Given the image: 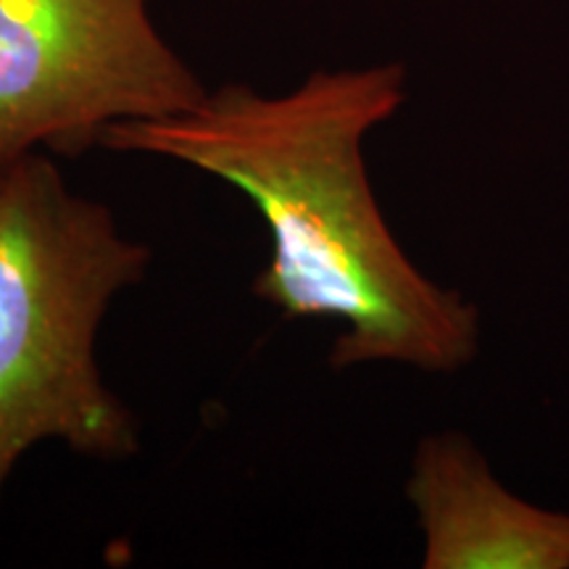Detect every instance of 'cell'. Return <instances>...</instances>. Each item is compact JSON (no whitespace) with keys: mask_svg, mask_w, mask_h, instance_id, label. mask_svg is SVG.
I'll use <instances>...</instances> for the list:
<instances>
[{"mask_svg":"<svg viewBox=\"0 0 569 569\" xmlns=\"http://www.w3.org/2000/svg\"><path fill=\"white\" fill-rule=\"evenodd\" d=\"M407 103V69L311 71L288 92L224 84L190 109L119 122L101 146L172 159L238 188L269 227L253 293L288 319H336V369L461 372L478 359V303L403 251L369 182L365 140Z\"/></svg>","mask_w":569,"mask_h":569,"instance_id":"1","label":"cell"},{"mask_svg":"<svg viewBox=\"0 0 569 569\" xmlns=\"http://www.w3.org/2000/svg\"><path fill=\"white\" fill-rule=\"evenodd\" d=\"M151 248L109 206L77 196L46 151L0 182V493L32 446L90 459L138 453V422L103 382L96 340L113 298L142 282Z\"/></svg>","mask_w":569,"mask_h":569,"instance_id":"2","label":"cell"},{"mask_svg":"<svg viewBox=\"0 0 569 569\" xmlns=\"http://www.w3.org/2000/svg\"><path fill=\"white\" fill-rule=\"evenodd\" d=\"M206 84L163 40L151 0H0V167L74 159L119 122L196 106Z\"/></svg>","mask_w":569,"mask_h":569,"instance_id":"3","label":"cell"},{"mask_svg":"<svg viewBox=\"0 0 569 569\" xmlns=\"http://www.w3.org/2000/svg\"><path fill=\"white\" fill-rule=\"evenodd\" d=\"M407 501L425 569H569V511L538 507L503 486L459 430L417 443Z\"/></svg>","mask_w":569,"mask_h":569,"instance_id":"4","label":"cell"},{"mask_svg":"<svg viewBox=\"0 0 569 569\" xmlns=\"http://www.w3.org/2000/svg\"><path fill=\"white\" fill-rule=\"evenodd\" d=\"M3 172H6V169H3V167H0V182H3Z\"/></svg>","mask_w":569,"mask_h":569,"instance_id":"5","label":"cell"}]
</instances>
